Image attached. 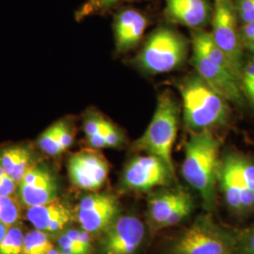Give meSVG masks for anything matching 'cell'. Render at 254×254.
<instances>
[{
	"instance_id": "ffe728a7",
	"label": "cell",
	"mask_w": 254,
	"mask_h": 254,
	"mask_svg": "<svg viewBox=\"0 0 254 254\" xmlns=\"http://www.w3.org/2000/svg\"><path fill=\"white\" fill-rule=\"evenodd\" d=\"M54 248L50 236L34 228L25 234L22 254H47Z\"/></svg>"
},
{
	"instance_id": "277c9868",
	"label": "cell",
	"mask_w": 254,
	"mask_h": 254,
	"mask_svg": "<svg viewBox=\"0 0 254 254\" xmlns=\"http://www.w3.org/2000/svg\"><path fill=\"white\" fill-rule=\"evenodd\" d=\"M173 94L162 92L157 100L154 116L143 135L136 140L137 150L161 158L174 173L173 147L177 135L180 110Z\"/></svg>"
},
{
	"instance_id": "e0dca14e",
	"label": "cell",
	"mask_w": 254,
	"mask_h": 254,
	"mask_svg": "<svg viewBox=\"0 0 254 254\" xmlns=\"http://www.w3.org/2000/svg\"><path fill=\"white\" fill-rule=\"evenodd\" d=\"M34 164L28 147L15 145L0 149V166L17 185Z\"/></svg>"
},
{
	"instance_id": "f1b7e54d",
	"label": "cell",
	"mask_w": 254,
	"mask_h": 254,
	"mask_svg": "<svg viewBox=\"0 0 254 254\" xmlns=\"http://www.w3.org/2000/svg\"><path fill=\"white\" fill-rule=\"evenodd\" d=\"M107 120L99 115H91L87 117L84 124V131L87 137L102 134Z\"/></svg>"
},
{
	"instance_id": "484cf974",
	"label": "cell",
	"mask_w": 254,
	"mask_h": 254,
	"mask_svg": "<svg viewBox=\"0 0 254 254\" xmlns=\"http://www.w3.org/2000/svg\"><path fill=\"white\" fill-rule=\"evenodd\" d=\"M192 209H193V201L191 200L190 196H189L188 193L184 192L177 205L175 206V208L173 209L169 218L166 219V221L160 226V228L173 227L177 225L190 214Z\"/></svg>"
},
{
	"instance_id": "7402d4cb",
	"label": "cell",
	"mask_w": 254,
	"mask_h": 254,
	"mask_svg": "<svg viewBox=\"0 0 254 254\" xmlns=\"http://www.w3.org/2000/svg\"><path fill=\"white\" fill-rule=\"evenodd\" d=\"M239 84L246 102L254 110V54L244 61L239 76Z\"/></svg>"
},
{
	"instance_id": "6da1fadb",
	"label": "cell",
	"mask_w": 254,
	"mask_h": 254,
	"mask_svg": "<svg viewBox=\"0 0 254 254\" xmlns=\"http://www.w3.org/2000/svg\"><path fill=\"white\" fill-rule=\"evenodd\" d=\"M220 141L210 130L193 132L185 145L182 173L185 180L200 193L203 205H215L216 187L221 167Z\"/></svg>"
},
{
	"instance_id": "5b68a950",
	"label": "cell",
	"mask_w": 254,
	"mask_h": 254,
	"mask_svg": "<svg viewBox=\"0 0 254 254\" xmlns=\"http://www.w3.org/2000/svg\"><path fill=\"white\" fill-rule=\"evenodd\" d=\"M188 43L170 27H159L146 41L137 55L136 64L150 73H170L180 67L188 57Z\"/></svg>"
},
{
	"instance_id": "9a60e30c",
	"label": "cell",
	"mask_w": 254,
	"mask_h": 254,
	"mask_svg": "<svg viewBox=\"0 0 254 254\" xmlns=\"http://www.w3.org/2000/svg\"><path fill=\"white\" fill-rule=\"evenodd\" d=\"M221 190L229 206L236 212L254 208V192L250 190L238 177L234 168L224 157L218 175Z\"/></svg>"
},
{
	"instance_id": "83f0119b",
	"label": "cell",
	"mask_w": 254,
	"mask_h": 254,
	"mask_svg": "<svg viewBox=\"0 0 254 254\" xmlns=\"http://www.w3.org/2000/svg\"><path fill=\"white\" fill-rule=\"evenodd\" d=\"M236 252L238 254H254V223L238 237Z\"/></svg>"
},
{
	"instance_id": "9c48e42d",
	"label": "cell",
	"mask_w": 254,
	"mask_h": 254,
	"mask_svg": "<svg viewBox=\"0 0 254 254\" xmlns=\"http://www.w3.org/2000/svg\"><path fill=\"white\" fill-rule=\"evenodd\" d=\"M59 184L51 169L34 164L17 185V200L25 207H33L58 200Z\"/></svg>"
},
{
	"instance_id": "7a4b0ae2",
	"label": "cell",
	"mask_w": 254,
	"mask_h": 254,
	"mask_svg": "<svg viewBox=\"0 0 254 254\" xmlns=\"http://www.w3.org/2000/svg\"><path fill=\"white\" fill-rule=\"evenodd\" d=\"M191 44V62L197 74L229 103L243 107L246 101L239 80L211 33L201 28L194 29Z\"/></svg>"
},
{
	"instance_id": "f546056e",
	"label": "cell",
	"mask_w": 254,
	"mask_h": 254,
	"mask_svg": "<svg viewBox=\"0 0 254 254\" xmlns=\"http://www.w3.org/2000/svg\"><path fill=\"white\" fill-rule=\"evenodd\" d=\"M239 32L243 48L254 54V22L240 25Z\"/></svg>"
},
{
	"instance_id": "836d02e7",
	"label": "cell",
	"mask_w": 254,
	"mask_h": 254,
	"mask_svg": "<svg viewBox=\"0 0 254 254\" xmlns=\"http://www.w3.org/2000/svg\"><path fill=\"white\" fill-rule=\"evenodd\" d=\"M8 228L5 224H3L1 221H0V244L4 238V236L6 235L7 231H8Z\"/></svg>"
},
{
	"instance_id": "ba28073f",
	"label": "cell",
	"mask_w": 254,
	"mask_h": 254,
	"mask_svg": "<svg viewBox=\"0 0 254 254\" xmlns=\"http://www.w3.org/2000/svg\"><path fill=\"white\" fill-rule=\"evenodd\" d=\"M174 173L163 160L153 154L138 156L127 164L122 177L129 190L148 191L171 184Z\"/></svg>"
},
{
	"instance_id": "4dcf8cb0",
	"label": "cell",
	"mask_w": 254,
	"mask_h": 254,
	"mask_svg": "<svg viewBox=\"0 0 254 254\" xmlns=\"http://www.w3.org/2000/svg\"><path fill=\"white\" fill-rule=\"evenodd\" d=\"M58 250L63 254H88L62 232L57 239Z\"/></svg>"
},
{
	"instance_id": "52a82bcc",
	"label": "cell",
	"mask_w": 254,
	"mask_h": 254,
	"mask_svg": "<svg viewBox=\"0 0 254 254\" xmlns=\"http://www.w3.org/2000/svg\"><path fill=\"white\" fill-rule=\"evenodd\" d=\"M212 38L227 59L238 80L243 66V46L239 32V22L234 7V0H214Z\"/></svg>"
},
{
	"instance_id": "1f68e13d",
	"label": "cell",
	"mask_w": 254,
	"mask_h": 254,
	"mask_svg": "<svg viewBox=\"0 0 254 254\" xmlns=\"http://www.w3.org/2000/svg\"><path fill=\"white\" fill-rule=\"evenodd\" d=\"M17 190V183L13 181L0 166V195L13 196Z\"/></svg>"
},
{
	"instance_id": "30bf717a",
	"label": "cell",
	"mask_w": 254,
	"mask_h": 254,
	"mask_svg": "<svg viewBox=\"0 0 254 254\" xmlns=\"http://www.w3.org/2000/svg\"><path fill=\"white\" fill-rule=\"evenodd\" d=\"M118 200L109 193L93 192L82 198L76 208V219L91 235L105 231L116 219Z\"/></svg>"
},
{
	"instance_id": "e575fe53",
	"label": "cell",
	"mask_w": 254,
	"mask_h": 254,
	"mask_svg": "<svg viewBox=\"0 0 254 254\" xmlns=\"http://www.w3.org/2000/svg\"><path fill=\"white\" fill-rule=\"evenodd\" d=\"M62 254V253H61V252H60V251H59V250H58V249H52V250H51V251H50V252H49V253H48V254Z\"/></svg>"
},
{
	"instance_id": "5bb4252c",
	"label": "cell",
	"mask_w": 254,
	"mask_h": 254,
	"mask_svg": "<svg viewBox=\"0 0 254 254\" xmlns=\"http://www.w3.org/2000/svg\"><path fill=\"white\" fill-rule=\"evenodd\" d=\"M165 14L173 23L199 29L212 19L208 0H165Z\"/></svg>"
},
{
	"instance_id": "2e32d148",
	"label": "cell",
	"mask_w": 254,
	"mask_h": 254,
	"mask_svg": "<svg viewBox=\"0 0 254 254\" xmlns=\"http://www.w3.org/2000/svg\"><path fill=\"white\" fill-rule=\"evenodd\" d=\"M148 26L145 16L134 9L119 12L114 22L116 46L120 52H126L141 40Z\"/></svg>"
},
{
	"instance_id": "44dd1931",
	"label": "cell",
	"mask_w": 254,
	"mask_h": 254,
	"mask_svg": "<svg viewBox=\"0 0 254 254\" xmlns=\"http://www.w3.org/2000/svg\"><path fill=\"white\" fill-rule=\"evenodd\" d=\"M225 158L234 168L238 177L254 192V163L249 158L239 154H229Z\"/></svg>"
},
{
	"instance_id": "ac0fdd59",
	"label": "cell",
	"mask_w": 254,
	"mask_h": 254,
	"mask_svg": "<svg viewBox=\"0 0 254 254\" xmlns=\"http://www.w3.org/2000/svg\"><path fill=\"white\" fill-rule=\"evenodd\" d=\"M73 130L67 122L60 121L47 128L38 139L40 149L48 155L63 154L73 144Z\"/></svg>"
},
{
	"instance_id": "cb8c5ba5",
	"label": "cell",
	"mask_w": 254,
	"mask_h": 254,
	"mask_svg": "<svg viewBox=\"0 0 254 254\" xmlns=\"http://www.w3.org/2000/svg\"><path fill=\"white\" fill-rule=\"evenodd\" d=\"M20 218V202L13 196L0 195V221L7 227L15 225Z\"/></svg>"
},
{
	"instance_id": "d6a6232c",
	"label": "cell",
	"mask_w": 254,
	"mask_h": 254,
	"mask_svg": "<svg viewBox=\"0 0 254 254\" xmlns=\"http://www.w3.org/2000/svg\"><path fill=\"white\" fill-rule=\"evenodd\" d=\"M103 136H105L107 148H114L121 145L124 141V137L122 132L118 128L114 127L111 123H109L107 129L105 130Z\"/></svg>"
},
{
	"instance_id": "d6986e66",
	"label": "cell",
	"mask_w": 254,
	"mask_h": 254,
	"mask_svg": "<svg viewBox=\"0 0 254 254\" xmlns=\"http://www.w3.org/2000/svg\"><path fill=\"white\" fill-rule=\"evenodd\" d=\"M184 191H168L149 200L150 218L159 227L169 218L173 209L181 199Z\"/></svg>"
},
{
	"instance_id": "4316f807",
	"label": "cell",
	"mask_w": 254,
	"mask_h": 254,
	"mask_svg": "<svg viewBox=\"0 0 254 254\" xmlns=\"http://www.w3.org/2000/svg\"><path fill=\"white\" fill-rule=\"evenodd\" d=\"M234 7L239 25L254 22V0H234Z\"/></svg>"
},
{
	"instance_id": "7c38bea8",
	"label": "cell",
	"mask_w": 254,
	"mask_h": 254,
	"mask_svg": "<svg viewBox=\"0 0 254 254\" xmlns=\"http://www.w3.org/2000/svg\"><path fill=\"white\" fill-rule=\"evenodd\" d=\"M109 168L102 154L91 150L73 154L68 160V173L74 187L83 190L97 191L107 181Z\"/></svg>"
},
{
	"instance_id": "8992f818",
	"label": "cell",
	"mask_w": 254,
	"mask_h": 254,
	"mask_svg": "<svg viewBox=\"0 0 254 254\" xmlns=\"http://www.w3.org/2000/svg\"><path fill=\"white\" fill-rule=\"evenodd\" d=\"M237 239L218 226L207 216H201L177 240L175 254H234Z\"/></svg>"
},
{
	"instance_id": "d4e9b609",
	"label": "cell",
	"mask_w": 254,
	"mask_h": 254,
	"mask_svg": "<svg viewBox=\"0 0 254 254\" xmlns=\"http://www.w3.org/2000/svg\"><path fill=\"white\" fill-rule=\"evenodd\" d=\"M132 0H87L76 12V19H83L114 8L121 3Z\"/></svg>"
},
{
	"instance_id": "4fadbf2b",
	"label": "cell",
	"mask_w": 254,
	"mask_h": 254,
	"mask_svg": "<svg viewBox=\"0 0 254 254\" xmlns=\"http://www.w3.org/2000/svg\"><path fill=\"white\" fill-rule=\"evenodd\" d=\"M73 217L69 206L59 199L43 205L28 207L26 212V218L34 228L49 236L64 232Z\"/></svg>"
},
{
	"instance_id": "8fae6325",
	"label": "cell",
	"mask_w": 254,
	"mask_h": 254,
	"mask_svg": "<svg viewBox=\"0 0 254 254\" xmlns=\"http://www.w3.org/2000/svg\"><path fill=\"white\" fill-rule=\"evenodd\" d=\"M145 236V227L140 219L134 216L116 218L101 241L102 254H134L141 245Z\"/></svg>"
},
{
	"instance_id": "603a6c76",
	"label": "cell",
	"mask_w": 254,
	"mask_h": 254,
	"mask_svg": "<svg viewBox=\"0 0 254 254\" xmlns=\"http://www.w3.org/2000/svg\"><path fill=\"white\" fill-rule=\"evenodd\" d=\"M25 233L18 225L8 228L0 244V254H22Z\"/></svg>"
},
{
	"instance_id": "3957f363",
	"label": "cell",
	"mask_w": 254,
	"mask_h": 254,
	"mask_svg": "<svg viewBox=\"0 0 254 254\" xmlns=\"http://www.w3.org/2000/svg\"><path fill=\"white\" fill-rule=\"evenodd\" d=\"M186 127L193 132L225 126L230 117L229 105L198 74L190 75L178 84Z\"/></svg>"
}]
</instances>
